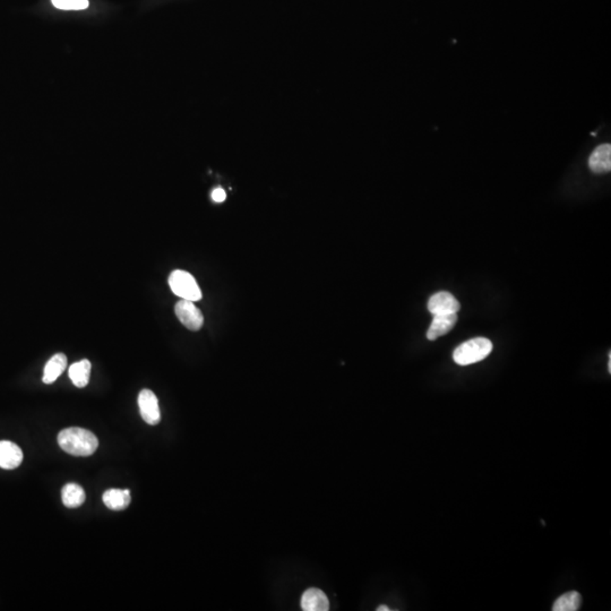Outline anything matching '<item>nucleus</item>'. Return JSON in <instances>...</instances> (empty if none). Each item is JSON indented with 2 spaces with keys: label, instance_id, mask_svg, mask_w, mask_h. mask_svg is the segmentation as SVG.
Masks as SVG:
<instances>
[{
  "label": "nucleus",
  "instance_id": "f257e3e1",
  "mask_svg": "<svg viewBox=\"0 0 611 611\" xmlns=\"http://www.w3.org/2000/svg\"><path fill=\"white\" fill-rule=\"evenodd\" d=\"M59 446L74 457H90L99 448V441L90 430L71 427L58 435Z\"/></svg>",
  "mask_w": 611,
  "mask_h": 611
},
{
  "label": "nucleus",
  "instance_id": "f03ea898",
  "mask_svg": "<svg viewBox=\"0 0 611 611\" xmlns=\"http://www.w3.org/2000/svg\"><path fill=\"white\" fill-rule=\"evenodd\" d=\"M493 343L485 337H477L469 339L457 346L453 352L454 362L461 366L475 364L481 362L490 355Z\"/></svg>",
  "mask_w": 611,
  "mask_h": 611
},
{
  "label": "nucleus",
  "instance_id": "7ed1b4c3",
  "mask_svg": "<svg viewBox=\"0 0 611 611\" xmlns=\"http://www.w3.org/2000/svg\"><path fill=\"white\" fill-rule=\"evenodd\" d=\"M169 285L173 294L181 299L191 300L194 303L202 299L201 289L194 276L188 272L182 269L173 271L169 276Z\"/></svg>",
  "mask_w": 611,
  "mask_h": 611
},
{
  "label": "nucleus",
  "instance_id": "20e7f679",
  "mask_svg": "<svg viewBox=\"0 0 611 611\" xmlns=\"http://www.w3.org/2000/svg\"><path fill=\"white\" fill-rule=\"evenodd\" d=\"M175 312L180 323L189 330H200L204 324V316L194 301L181 299L175 306Z\"/></svg>",
  "mask_w": 611,
  "mask_h": 611
},
{
  "label": "nucleus",
  "instance_id": "39448f33",
  "mask_svg": "<svg viewBox=\"0 0 611 611\" xmlns=\"http://www.w3.org/2000/svg\"><path fill=\"white\" fill-rule=\"evenodd\" d=\"M139 414L143 420L151 426L159 425L161 421L160 407L158 398L151 389H143L139 396Z\"/></svg>",
  "mask_w": 611,
  "mask_h": 611
},
{
  "label": "nucleus",
  "instance_id": "423d86ee",
  "mask_svg": "<svg viewBox=\"0 0 611 611\" xmlns=\"http://www.w3.org/2000/svg\"><path fill=\"white\" fill-rule=\"evenodd\" d=\"M460 303L450 292L441 291L434 294L428 301V310L434 315L443 314H457L460 310Z\"/></svg>",
  "mask_w": 611,
  "mask_h": 611
},
{
  "label": "nucleus",
  "instance_id": "0eeeda50",
  "mask_svg": "<svg viewBox=\"0 0 611 611\" xmlns=\"http://www.w3.org/2000/svg\"><path fill=\"white\" fill-rule=\"evenodd\" d=\"M23 452L21 448L12 441H0V468L1 469L14 470L19 468L23 462Z\"/></svg>",
  "mask_w": 611,
  "mask_h": 611
},
{
  "label": "nucleus",
  "instance_id": "6e6552de",
  "mask_svg": "<svg viewBox=\"0 0 611 611\" xmlns=\"http://www.w3.org/2000/svg\"><path fill=\"white\" fill-rule=\"evenodd\" d=\"M457 314H443V315H434L432 325L427 332V339L435 341L436 339L446 335L448 332L453 330L457 324Z\"/></svg>",
  "mask_w": 611,
  "mask_h": 611
},
{
  "label": "nucleus",
  "instance_id": "1a4fd4ad",
  "mask_svg": "<svg viewBox=\"0 0 611 611\" xmlns=\"http://www.w3.org/2000/svg\"><path fill=\"white\" fill-rule=\"evenodd\" d=\"M301 608L305 611H328L330 609V601L321 590L312 587L303 593Z\"/></svg>",
  "mask_w": 611,
  "mask_h": 611
},
{
  "label": "nucleus",
  "instance_id": "9d476101",
  "mask_svg": "<svg viewBox=\"0 0 611 611\" xmlns=\"http://www.w3.org/2000/svg\"><path fill=\"white\" fill-rule=\"evenodd\" d=\"M589 167L593 172L605 173L611 170L610 144H602L593 151L589 159Z\"/></svg>",
  "mask_w": 611,
  "mask_h": 611
},
{
  "label": "nucleus",
  "instance_id": "9b49d317",
  "mask_svg": "<svg viewBox=\"0 0 611 611\" xmlns=\"http://www.w3.org/2000/svg\"><path fill=\"white\" fill-rule=\"evenodd\" d=\"M103 503L112 511H123L130 506L132 496L128 489H109L103 494Z\"/></svg>",
  "mask_w": 611,
  "mask_h": 611
},
{
  "label": "nucleus",
  "instance_id": "f8f14e48",
  "mask_svg": "<svg viewBox=\"0 0 611 611\" xmlns=\"http://www.w3.org/2000/svg\"><path fill=\"white\" fill-rule=\"evenodd\" d=\"M91 368L92 366L87 359H83L80 362L71 364L68 369V375L76 387L78 389L87 387V384L90 382Z\"/></svg>",
  "mask_w": 611,
  "mask_h": 611
},
{
  "label": "nucleus",
  "instance_id": "ddd939ff",
  "mask_svg": "<svg viewBox=\"0 0 611 611\" xmlns=\"http://www.w3.org/2000/svg\"><path fill=\"white\" fill-rule=\"evenodd\" d=\"M67 368V357L64 353H57L46 362L44 367V384H53L56 382L60 375Z\"/></svg>",
  "mask_w": 611,
  "mask_h": 611
},
{
  "label": "nucleus",
  "instance_id": "4468645a",
  "mask_svg": "<svg viewBox=\"0 0 611 611\" xmlns=\"http://www.w3.org/2000/svg\"><path fill=\"white\" fill-rule=\"evenodd\" d=\"M62 503L68 508H76L85 502V491L78 484H68L62 490Z\"/></svg>",
  "mask_w": 611,
  "mask_h": 611
},
{
  "label": "nucleus",
  "instance_id": "2eb2a0df",
  "mask_svg": "<svg viewBox=\"0 0 611 611\" xmlns=\"http://www.w3.org/2000/svg\"><path fill=\"white\" fill-rule=\"evenodd\" d=\"M581 594L576 591L565 593L554 603V611H577L581 608Z\"/></svg>",
  "mask_w": 611,
  "mask_h": 611
},
{
  "label": "nucleus",
  "instance_id": "dca6fc26",
  "mask_svg": "<svg viewBox=\"0 0 611 611\" xmlns=\"http://www.w3.org/2000/svg\"><path fill=\"white\" fill-rule=\"evenodd\" d=\"M53 6L62 10H83L89 7V0H51Z\"/></svg>",
  "mask_w": 611,
  "mask_h": 611
},
{
  "label": "nucleus",
  "instance_id": "f3484780",
  "mask_svg": "<svg viewBox=\"0 0 611 611\" xmlns=\"http://www.w3.org/2000/svg\"><path fill=\"white\" fill-rule=\"evenodd\" d=\"M227 194L222 188H216L214 189L213 193H212V200L216 203H222V202L226 201Z\"/></svg>",
  "mask_w": 611,
  "mask_h": 611
},
{
  "label": "nucleus",
  "instance_id": "a211bd4d",
  "mask_svg": "<svg viewBox=\"0 0 611 611\" xmlns=\"http://www.w3.org/2000/svg\"><path fill=\"white\" fill-rule=\"evenodd\" d=\"M377 611H391V609L389 607H386V605H380L377 608Z\"/></svg>",
  "mask_w": 611,
  "mask_h": 611
}]
</instances>
